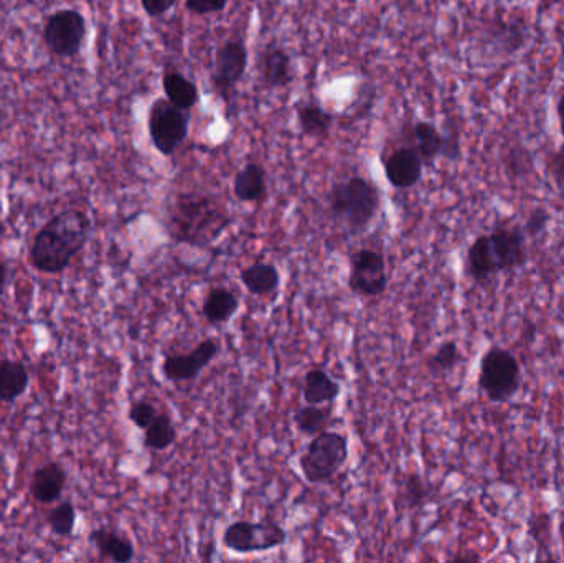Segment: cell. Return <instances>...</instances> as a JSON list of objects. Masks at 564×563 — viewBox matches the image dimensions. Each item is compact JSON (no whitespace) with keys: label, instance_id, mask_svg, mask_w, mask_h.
Returning a JSON list of instances; mask_svg holds the SVG:
<instances>
[{"label":"cell","instance_id":"obj_1","mask_svg":"<svg viewBox=\"0 0 564 563\" xmlns=\"http://www.w3.org/2000/svg\"><path fill=\"white\" fill-rule=\"evenodd\" d=\"M93 223L88 213L66 209L53 215L33 238L30 265L43 275H60L90 242Z\"/></svg>","mask_w":564,"mask_h":563},{"label":"cell","instance_id":"obj_2","mask_svg":"<svg viewBox=\"0 0 564 563\" xmlns=\"http://www.w3.org/2000/svg\"><path fill=\"white\" fill-rule=\"evenodd\" d=\"M233 218L217 199L200 192H180L167 207V230L175 243L203 248L217 242Z\"/></svg>","mask_w":564,"mask_h":563},{"label":"cell","instance_id":"obj_3","mask_svg":"<svg viewBox=\"0 0 564 563\" xmlns=\"http://www.w3.org/2000/svg\"><path fill=\"white\" fill-rule=\"evenodd\" d=\"M330 213L352 235L365 232L380 212V189L362 176L348 177L330 187Z\"/></svg>","mask_w":564,"mask_h":563},{"label":"cell","instance_id":"obj_4","mask_svg":"<svg viewBox=\"0 0 564 563\" xmlns=\"http://www.w3.org/2000/svg\"><path fill=\"white\" fill-rule=\"evenodd\" d=\"M348 455L347 436L325 430L312 436L306 450L299 456V468L307 483H329L347 464Z\"/></svg>","mask_w":564,"mask_h":563},{"label":"cell","instance_id":"obj_5","mask_svg":"<svg viewBox=\"0 0 564 563\" xmlns=\"http://www.w3.org/2000/svg\"><path fill=\"white\" fill-rule=\"evenodd\" d=\"M522 385L520 362L503 347H490L482 355L479 388L492 403H507L517 395Z\"/></svg>","mask_w":564,"mask_h":563},{"label":"cell","instance_id":"obj_6","mask_svg":"<svg viewBox=\"0 0 564 563\" xmlns=\"http://www.w3.org/2000/svg\"><path fill=\"white\" fill-rule=\"evenodd\" d=\"M147 131L152 146L159 154L174 156L187 141L190 114L172 105L167 98H157L147 113Z\"/></svg>","mask_w":564,"mask_h":563},{"label":"cell","instance_id":"obj_7","mask_svg":"<svg viewBox=\"0 0 564 563\" xmlns=\"http://www.w3.org/2000/svg\"><path fill=\"white\" fill-rule=\"evenodd\" d=\"M43 43L58 58L80 55L88 38V22L76 9H58L48 15L43 25Z\"/></svg>","mask_w":564,"mask_h":563},{"label":"cell","instance_id":"obj_8","mask_svg":"<svg viewBox=\"0 0 564 563\" xmlns=\"http://www.w3.org/2000/svg\"><path fill=\"white\" fill-rule=\"evenodd\" d=\"M221 542L235 554H256L278 549L287 542V532L281 524L264 521H235L228 524L221 534Z\"/></svg>","mask_w":564,"mask_h":563},{"label":"cell","instance_id":"obj_9","mask_svg":"<svg viewBox=\"0 0 564 563\" xmlns=\"http://www.w3.org/2000/svg\"><path fill=\"white\" fill-rule=\"evenodd\" d=\"M348 289L360 298H378L388 289L385 256L375 250L355 251L348 258Z\"/></svg>","mask_w":564,"mask_h":563},{"label":"cell","instance_id":"obj_10","mask_svg":"<svg viewBox=\"0 0 564 563\" xmlns=\"http://www.w3.org/2000/svg\"><path fill=\"white\" fill-rule=\"evenodd\" d=\"M250 63V52L245 42L228 40L213 55L210 81L218 95L230 101V95L243 80Z\"/></svg>","mask_w":564,"mask_h":563},{"label":"cell","instance_id":"obj_11","mask_svg":"<svg viewBox=\"0 0 564 563\" xmlns=\"http://www.w3.org/2000/svg\"><path fill=\"white\" fill-rule=\"evenodd\" d=\"M221 347L215 339L198 342L188 354L165 355L162 374L169 382H193L217 359Z\"/></svg>","mask_w":564,"mask_h":563},{"label":"cell","instance_id":"obj_12","mask_svg":"<svg viewBox=\"0 0 564 563\" xmlns=\"http://www.w3.org/2000/svg\"><path fill=\"white\" fill-rule=\"evenodd\" d=\"M489 240L495 268L499 273L517 270L527 265L528 253L525 247L527 235L523 232V228H495L494 232L489 233Z\"/></svg>","mask_w":564,"mask_h":563},{"label":"cell","instance_id":"obj_13","mask_svg":"<svg viewBox=\"0 0 564 563\" xmlns=\"http://www.w3.org/2000/svg\"><path fill=\"white\" fill-rule=\"evenodd\" d=\"M383 172L391 187L406 190L413 189L423 179L424 162L416 147H396L381 161Z\"/></svg>","mask_w":564,"mask_h":563},{"label":"cell","instance_id":"obj_14","mask_svg":"<svg viewBox=\"0 0 564 563\" xmlns=\"http://www.w3.org/2000/svg\"><path fill=\"white\" fill-rule=\"evenodd\" d=\"M414 144L416 151L423 159L424 166H433L439 157H447V159H457L459 157V144L452 141L449 136L442 134L433 123L428 121H418L413 126Z\"/></svg>","mask_w":564,"mask_h":563},{"label":"cell","instance_id":"obj_15","mask_svg":"<svg viewBox=\"0 0 564 563\" xmlns=\"http://www.w3.org/2000/svg\"><path fill=\"white\" fill-rule=\"evenodd\" d=\"M259 81L266 90H281L291 85L296 73L292 58L281 45H268L259 55Z\"/></svg>","mask_w":564,"mask_h":563},{"label":"cell","instance_id":"obj_16","mask_svg":"<svg viewBox=\"0 0 564 563\" xmlns=\"http://www.w3.org/2000/svg\"><path fill=\"white\" fill-rule=\"evenodd\" d=\"M68 483V474L57 461L38 466L30 479V494L40 504H52L62 497Z\"/></svg>","mask_w":564,"mask_h":563},{"label":"cell","instance_id":"obj_17","mask_svg":"<svg viewBox=\"0 0 564 563\" xmlns=\"http://www.w3.org/2000/svg\"><path fill=\"white\" fill-rule=\"evenodd\" d=\"M90 544L101 559L111 562L129 563L136 557V547L132 544V540L109 527H96L91 530Z\"/></svg>","mask_w":564,"mask_h":563},{"label":"cell","instance_id":"obj_18","mask_svg":"<svg viewBox=\"0 0 564 563\" xmlns=\"http://www.w3.org/2000/svg\"><path fill=\"white\" fill-rule=\"evenodd\" d=\"M233 194L241 204H256L268 194V176L258 162H248L236 172L233 179Z\"/></svg>","mask_w":564,"mask_h":563},{"label":"cell","instance_id":"obj_19","mask_svg":"<svg viewBox=\"0 0 564 563\" xmlns=\"http://www.w3.org/2000/svg\"><path fill=\"white\" fill-rule=\"evenodd\" d=\"M296 119L301 133L309 138H327L334 128V114L329 113L324 106L314 100L297 103Z\"/></svg>","mask_w":564,"mask_h":563},{"label":"cell","instance_id":"obj_20","mask_svg":"<svg viewBox=\"0 0 564 563\" xmlns=\"http://www.w3.org/2000/svg\"><path fill=\"white\" fill-rule=\"evenodd\" d=\"M30 385L27 365L20 360H0V403H15Z\"/></svg>","mask_w":564,"mask_h":563},{"label":"cell","instance_id":"obj_21","mask_svg":"<svg viewBox=\"0 0 564 563\" xmlns=\"http://www.w3.org/2000/svg\"><path fill=\"white\" fill-rule=\"evenodd\" d=\"M340 392H342V387L339 382L320 367L309 370L304 377L302 398L307 405L334 403L340 397Z\"/></svg>","mask_w":564,"mask_h":563},{"label":"cell","instance_id":"obj_22","mask_svg":"<svg viewBox=\"0 0 564 563\" xmlns=\"http://www.w3.org/2000/svg\"><path fill=\"white\" fill-rule=\"evenodd\" d=\"M238 311H240V299L230 289H210V293L203 301L202 314L210 326H221L230 322Z\"/></svg>","mask_w":564,"mask_h":563},{"label":"cell","instance_id":"obj_23","mask_svg":"<svg viewBox=\"0 0 564 563\" xmlns=\"http://www.w3.org/2000/svg\"><path fill=\"white\" fill-rule=\"evenodd\" d=\"M240 280L253 296H271L281 288V273L273 263H253L241 270Z\"/></svg>","mask_w":564,"mask_h":563},{"label":"cell","instance_id":"obj_24","mask_svg":"<svg viewBox=\"0 0 564 563\" xmlns=\"http://www.w3.org/2000/svg\"><path fill=\"white\" fill-rule=\"evenodd\" d=\"M162 88L165 98L184 111L195 108L200 101L197 83L180 71H165L162 76Z\"/></svg>","mask_w":564,"mask_h":563},{"label":"cell","instance_id":"obj_25","mask_svg":"<svg viewBox=\"0 0 564 563\" xmlns=\"http://www.w3.org/2000/svg\"><path fill=\"white\" fill-rule=\"evenodd\" d=\"M466 271L475 283H485L492 276L499 275L490 251L489 235H480L470 245L467 250Z\"/></svg>","mask_w":564,"mask_h":563},{"label":"cell","instance_id":"obj_26","mask_svg":"<svg viewBox=\"0 0 564 563\" xmlns=\"http://www.w3.org/2000/svg\"><path fill=\"white\" fill-rule=\"evenodd\" d=\"M177 441V428L169 413L159 412L154 422L144 430V448L151 451L169 450Z\"/></svg>","mask_w":564,"mask_h":563},{"label":"cell","instance_id":"obj_27","mask_svg":"<svg viewBox=\"0 0 564 563\" xmlns=\"http://www.w3.org/2000/svg\"><path fill=\"white\" fill-rule=\"evenodd\" d=\"M294 425L301 435L315 436L325 431L330 422V408L320 407V405H304L297 408L294 413Z\"/></svg>","mask_w":564,"mask_h":563},{"label":"cell","instance_id":"obj_28","mask_svg":"<svg viewBox=\"0 0 564 563\" xmlns=\"http://www.w3.org/2000/svg\"><path fill=\"white\" fill-rule=\"evenodd\" d=\"M47 524L57 537H71L76 527V507L71 501H63L48 511Z\"/></svg>","mask_w":564,"mask_h":563},{"label":"cell","instance_id":"obj_29","mask_svg":"<svg viewBox=\"0 0 564 563\" xmlns=\"http://www.w3.org/2000/svg\"><path fill=\"white\" fill-rule=\"evenodd\" d=\"M459 362H461V349L457 346V342L446 341L442 342L436 352L429 357L426 365L431 374L446 375L456 369Z\"/></svg>","mask_w":564,"mask_h":563},{"label":"cell","instance_id":"obj_30","mask_svg":"<svg viewBox=\"0 0 564 563\" xmlns=\"http://www.w3.org/2000/svg\"><path fill=\"white\" fill-rule=\"evenodd\" d=\"M401 506L405 509H418L429 499V488L423 478L416 473L406 474L401 484Z\"/></svg>","mask_w":564,"mask_h":563},{"label":"cell","instance_id":"obj_31","mask_svg":"<svg viewBox=\"0 0 564 563\" xmlns=\"http://www.w3.org/2000/svg\"><path fill=\"white\" fill-rule=\"evenodd\" d=\"M157 415H159V410L149 400H137V402L132 403L131 407H129V412H127L129 422L142 431L146 430L147 426L154 422V418Z\"/></svg>","mask_w":564,"mask_h":563},{"label":"cell","instance_id":"obj_32","mask_svg":"<svg viewBox=\"0 0 564 563\" xmlns=\"http://www.w3.org/2000/svg\"><path fill=\"white\" fill-rule=\"evenodd\" d=\"M500 30H497V40H500L505 52L515 53L525 45V30L520 25L500 24Z\"/></svg>","mask_w":564,"mask_h":563},{"label":"cell","instance_id":"obj_33","mask_svg":"<svg viewBox=\"0 0 564 563\" xmlns=\"http://www.w3.org/2000/svg\"><path fill=\"white\" fill-rule=\"evenodd\" d=\"M184 5L193 15L221 14L228 7V0H185Z\"/></svg>","mask_w":564,"mask_h":563},{"label":"cell","instance_id":"obj_34","mask_svg":"<svg viewBox=\"0 0 564 563\" xmlns=\"http://www.w3.org/2000/svg\"><path fill=\"white\" fill-rule=\"evenodd\" d=\"M550 220L551 217L548 210L538 207V209L533 210V212L528 215L527 223H525V227H523V232H525L527 237H538L540 233L545 232Z\"/></svg>","mask_w":564,"mask_h":563},{"label":"cell","instance_id":"obj_35","mask_svg":"<svg viewBox=\"0 0 564 563\" xmlns=\"http://www.w3.org/2000/svg\"><path fill=\"white\" fill-rule=\"evenodd\" d=\"M177 0H141L142 10L151 19H160L174 9Z\"/></svg>","mask_w":564,"mask_h":563},{"label":"cell","instance_id":"obj_36","mask_svg":"<svg viewBox=\"0 0 564 563\" xmlns=\"http://www.w3.org/2000/svg\"><path fill=\"white\" fill-rule=\"evenodd\" d=\"M550 172L551 177L555 180V184L558 185V189L564 192V146L561 147L560 151L555 152L550 159Z\"/></svg>","mask_w":564,"mask_h":563},{"label":"cell","instance_id":"obj_37","mask_svg":"<svg viewBox=\"0 0 564 563\" xmlns=\"http://www.w3.org/2000/svg\"><path fill=\"white\" fill-rule=\"evenodd\" d=\"M7 283H9V265L4 258H0V298L5 294Z\"/></svg>","mask_w":564,"mask_h":563},{"label":"cell","instance_id":"obj_38","mask_svg":"<svg viewBox=\"0 0 564 563\" xmlns=\"http://www.w3.org/2000/svg\"><path fill=\"white\" fill-rule=\"evenodd\" d=\"M556 113H558V119H560L561 134L564 136V93L561 95L560 101H558Z\"/></svg>","mask_w":564,"mask_h":563},{"label":"cell","instance_id":"obj_39","mask_svg":"<svg viewBox=\"0 0 564 563\" xmlns=\"http://www.w3.org/2000/svg\"><path fill=\"white\" fill-rule=\"evenodd\" d=\"M2 213H4V204H2V199H0V220H2Z\"/></svg>","mask_w":564,"mask_h":563}]
</instances>
